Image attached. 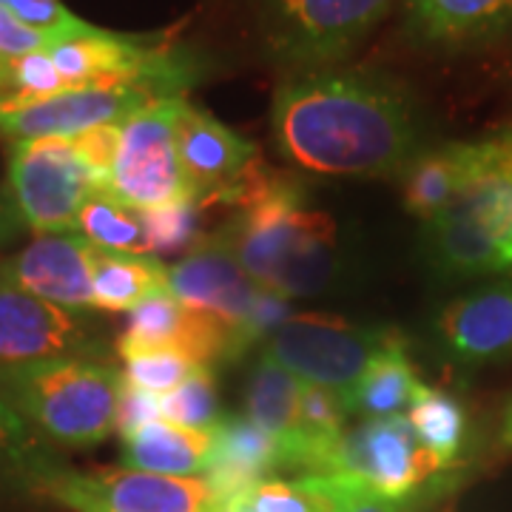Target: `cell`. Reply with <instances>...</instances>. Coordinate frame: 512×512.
<instances>
[{
	"label": "cell",
	"mask_w": 512,
	"mask_h": 512,
	"mask_svg": "<svg viewBox=\"0 0 512 512\" xmlns=\"http://www.w3.org/2000/svg\"><path fill=\"white\" fill-rule=\"evenodd\" d=\"M444 473L436 456L413 433L407 416L367 419L345 430L328 476H348L393 501H410Z\"/></svg>",
	"instance_id": "30bf717a"
},
{
	"label": "cell",
	"mask_w": 512,
	"mask_h": 512,
	"mask_svg": "<svg viewBox=\"0 0 512 512\" xmlns=\"http://www.w3.org/2000/svg\"><path fill=\"white\" fill-rule=\"evenodd\" d=\"M20 225H23V222H20L18 211H15V205L0 197V245H3L6 239L15 237Z\"/></svg>",
	"instance_id": "d590c367"
},
{
	"label": "cell",
	"mask_w": 512,
	"mask_h": 512,
	"mask_svg": "<svg viewBox=\"0 0 512 512\" xmlns=\"http://www.w3.org/2000/svg\"><path fill=\"white\" fill-rule=\"evenodd\" d=\"M197 202H180L160 211H148V231H151V248L154 256L180 254L197 242Z\"/></svg>",
	"instance_id": "4dcf8cb0"
},
{
	"label": "cell",
	"mask_w": 512,
	"mask_h": 512,
	"mask_svg": "<svg viewBox=\"0 0 512 512\" xmlns=\"http://www.w3.org/2000/svg\"><path fill=\"white\" fill-rule=\"evenodd\" d=\"M498 447L504 453H512V399L504 407V416H501V427H498Z\"/></svg>",
	"instance_id": "8d00e7d4"
},
{
	"label": "cell",
	"mask_w": 512,
	"mask_h": 512,
	"mask_svg": "<svg viewBox=\"0 0 512 512\" xmlns=\"http://www.w3.org/2000/svg\"><path fill=\"white\" fill-rule=\"evenodd\" d=\"M302 387L293 373L271 359L265 350L256 359L251 379H248V393H245V407H248V419L256 427H262L268 436H274L279 444V470H282V458L293 447V441L299 439V402H302Z\"/></svg>",
	"instance_id": "7402d4cb"
},
{
	"label": "cell",
	"mask_w": 512,
	"mask_h": 512,
	"mask_svg": "<svg viewBox=\"0 0 512 512\" xmlns=\"http://www.w3.org/2000/svg\"><path fill=\"white\" fill-rule=\"evenodd\" d=\"M424 254L444 279L464 282L512 271V165L424 222Z\"/></svg>",
	"instance_id": "277c9868"
},
{
	"label": "cell",
	"mask_w": 512,
	"mask_h": 512,
	"mask_svg": "<svg viewBox=\"0 0 512 512\" xmlns=\"http://www.w3.org/2000/svg\"><path fill=\"white\" fill-rule=\"evenodd\" d=\"M421 387L424 384L407 356V345L399 342L373 359V365L367 367L365 376L345 396V402L350 416H365V421L390 419L410 410Z\"/></svg>",
	"instance_id": "cb8c5ba5"
},
{
	"label": "cell",
	"mask_w": 512,
	"mask_h": 512,
	"mask_svg": "<svg viewBox=\"0 0 512 512\" xmlns=\"http://www.w3.org/2000/svg\"><path fill=\"white\" fill-rule=\"evenodd\" d=\"M450 362L487 367L512 356V276L453 299L436 322Z\"/></svg>",
	"instance_id": "e0dca14e"
},
{
	"label": "cell",
	"mask_w": 512,
	"mask_h": 512,
	"mask_svg": "<svg viewBox=\"0 0 512 512\" xmlns=\"http://www.w3.org/2000/svg\"><path fill=\"white\" fill-rule=\"evenodd\" d=\"M512 29V0H404V35L424 49L458 52Z\"/></svg>",
	"instance_id": "ac0fdd59"
},
{
	"label": "cell",
	"mask_w": 512,
	"mask_h": 512,
	"mask_svg": "<svg viewBox=\"0 0 512 512\" xmlns=\"http://www.w3.org/2000/svg\"><path fill=\"white\" fill-rule=\"evenodd\" d=\"M512 165V126L478 137L458 140L436 148H424L404 168V205L419 220H433L441 208L461 197L490 174Z\"/></svg>",
	"instance_id": "7c38bea8"
},
{
	"label": "cell",
	"mask_w": 512,
	"mask_h": 512,
	"mask_svg": "<svg viewBox=\"0 0 512 512\" xmlns=\"http://www.w3.org/2000/svg\"><path fill=\"white\" fill-rule=\"evenodd\" d=\"M225 231L245 271L285 299L325 291L336 274V225L328 214L308 211L296 183L282 174L262 197L242 205Z\"/></svg>",
	"instance_id": "7a4b0ae2"
},
{
	"label": "cell",
	"mask_w": 512,
	"mask_h": 512,
	"mask_svg": "<svg viewBox=\"0 0 512 512\" xmlns=\"http://www.w3.org/2000/svg\"><path fill=\"white\" fill-rule=\"evenodd\" d=\"M0 3H6V0H0Z\"/></svg>",
	"instance_id": "f35d334b"
},
{
	"label": "cell",
	"mask_w": 512,
	"mask_h": 512,
	"mask_svg": "<svg viewBox=\"0 0 512 512\" xmlns=\"http://www.w3.org/2000/svg\"><path fill=\"white\" fill-rule=\"evenodd\" d=\"M120 131H123V123H109V126L89 128V131L72 137L80 160L97 183V191H109L111 171H114L117 151H120Z\"/></svg>",
	"instance_id": "1f68e13d"
},
{
	"label": "cell",
	"mask_w": 512,
	"mask_h": 512,
	"mask_svg": "<svg viewBox=\"0 0 512 512\" xmlns=\"http://www.w3.org/2000/svg\"><path fill=\"white\" fill-rule=\"evenodd\" d=\"M94 308L100 311H134L146 299L168 291V268L157 256L114 254L94 248L92 256Z\"/></svg>",
	"instance_id": "603a6c76"
},
{
	"label": "cell",
	"mask_w": 512,
	"mask_h": 512,
	"mask_svg": "<svg viewBox=\"0 0 512 512\" xmlns=\"http://www.w3.org/2000/svg\"><path fill=\"white\" fill-rule=\"evenodd\" d=\"M168 291L188 308L214 313L234 325L248 345L245 328L265 288L245 271L234 239L222 228L217 234L197 237L183 259L168 268Z\"/></svg>",
	"instance_id": "8fae6325"
},
{
	"label": "cell",
	"mask_w": 512,
	"mask_h": 512,
	"mask_svg": "<svg viewBox=\"0 0 512 512\" xmlns=\"http://www.w3.org/2000/svg\"><path fill=\"white\" fill-rule=\"evenodd\" d=\"M231 512H333L336 495L328 476H299L293 481L265 478L245 493L222 501Z\"/></svg>",
	"instance_id": "4316f807"
},
{
	"label": "cell",
	"mask_w": 512,
	"mask_h": 512,
	"mask_svg": "<svg viewBox=\"0 0 512 512\" xmlns=\"http://www.w3.org/2000/svg\"><path fill=\"white\" fill-rule=\"evenodd\" d=\"M0 393L43 439L94 447L117 430L123 373L89 356L0 367Z\"/></svg>",
	"instance_id": "3957f363"
},
{
	"label": "cell",
	"mask_w": 512,
	"mask_h": 512,
	"mask_svg": "<svg viewBox=\"0 0 512 512\" xmlns=\"http://www.w3.org/2000/svg\"><path fill=\"white\" fill-rule=\"evenodd\" d=\"M94 245L77 231L37 234L15 259L0 268V279L57 308L83 313L94 308Z\"/></svg>",
	"instance_id": "2e32d148"
},
{
	"label": "cell",
	"mask_w": 512,
	"mask_h": 512,
	"mask_svg": "<svg viewBox=\"0 0 512 512\" xmlns=\"http://www.w3.org/2000/svg\"><path fill=\"white\" fill-rule=\"evenodd\" d=\"M165 100L143 86L123 89H63L26 106H0V134L12 143L23 140H72L77 134L109 123H126L148 103Z\"/></svg>",
	"instance_id": "5bb4252c"
},
{
	"label": "cell",
	"mask_w": 512,
	"mask_h": 512,
	"mask_svg": "<svg viewBox=\"0 0 512 512\" xmlns=\"http://www.w3.org/2000/svg\"><path fill=\"white\" fill-rule=\"evenodd\" d=\"M9 191L20 222L37 234L77 231L97 183L72 140H23L9 151Z\"/></svg>",
	"instance_id": "9c48e42d"
},
{
	"label": "cell",
	"mask_w": 512,
	"mask_h": 512,
	"mask_svg": "<svg viewBox=\"0 0 512 512\" xmlns=\"http://www.w3.org/2000/svg\"><path fill=\"white\" fill-rule=\"evenodd\" d=\"M214 444V430H188L165 419H154L123 439V464L128 470L157 476L202 478L211 467Z\"/></svg>",
	"instance_id": "44dd1931"
},
{
	"label": "cell",
	"mask_w": 512,
	"mask_h": 512,
	"mask_svg": "<svg viewBox=\"0 0 512 512\" xmlns=\"http://www.w3.org/2000/svg\"><path fill=\"white\" fill-rule=\"evenodd\" d=\"M123 382L134 390H143L151 396H165L171 390H177L180 384H185L197 370L188 356L183 353H171V350H154V353H137L123 359Z\"/></svg>",
	"instance_id": "f1b7e54d"
},
{
	"label": "cell",
	"mask_w": 512,
	"mask_h": 512,
	"mask_svg": "<svg viewBox=\"0 0 512 512\" xmlns=\"http://www.w3.org/2000/svg\"><path fill=\"white\" fill-rule=\"evenodd\" d=\"M407 421L413 427V433L419 441L436 456L444 470H453L461 450H464V439H467V413L464 407L444 390H433V387H421L416 399L410 404Z\"/></svg>",
	"instance_id": "484cf974"
},
{
	"label": "cell",
	"mask_w": 512,
	"mask_h": 512,
	"mask_svg": "<svg viewBox=\"0 0 512 512\" xmlns=\"http://www.w3.org/2000/svg\"><path fill=\"white\" fill-rule=\"evenodd\" d=\"M399 0H265L268 52L291 72L336 66Z\"/></svg>",
	"instance_id": "8992f818"
},
{
	"label": "cell",
	"mask_w": 512,
	"mask_h": 512,
	"mask_svg": "<svg viewBox=\"0 0 512 512\" xmlns=\"http://www.w3.org/2000/svg\"><path fill=\"white\" fill-rule=\"evenodd\" d=\"M77 234L100 251L154 256L146 211L128 205L111 191H94L77 217Z\"/></svg>",
	"instance_id": "d4e9b609"
},
{
	"label": "cell",
	"mask_w": 512,
	"mask_h": 512,
	"mask_svg": "<svg viewBox=\"0 0 512 512\" xmlns=\"http://www.w3.org/2000/svg\"><path fill=\"white\" fill-rule=\"evenodd\" d=\"M43 498L72 512H214L211 481L143 470H72L60 464L43 484Z\"/></svg>",
	"instance_id": "ba28073f"
},
{
	"label": "cell",
	"mask_w": 512,
	"mask_h": 512,
	"mask_svg": "<svg viewBox=\"0 0 512 512\" xmlns=\"http://www.w3.org/2000/svg\"><path fill=\"white\" fill-rule=\"evenodd\" d=\"M333 495H336V510L333 512H407L404 501H393L387 495L376 493L365 487L362 481H353L348 476H328Z\"/></svg>",
	"instance_id": "836d02e7"
},
{
	"label": "cell",
	"mask_w": 512,
	"mask_h": 512,
	"mask_svg": "<svg viewBox=\"0 0 512 512\" xmlns=\"http://www.w3.org/2000/svg\"><path fill=\"white\" fill-rule=\"evenodd\" d=\"M160 419L188 430H214L222 421V413L211 370H197L177 390L160 396Z\"/></svg>",
	"instance_id": "83f0119b"
},
{
	"label": "cell",
	"mask_w": 512,
	"mask_h": 512,
	"mask_svg": "<svg viewBox=\"0 0 512 512\" xmlns=\"http://www.w3.org/2000/svg\"><path fill=\"white\" fill-rule=\"evenodd\" d=\"M404 342L396 328L353 325L330 316H288L268 333L265 353L299 382L348 396L376 356Z\"/></svg>",
	"instance_id": "5b68a950"
},
{
	"label": "cell",
	"mask_w": 512,
	"mask_h": 512,
	"mask_svg": "<svg viewBox=\"0 0 512 512\" xmlns=\"http://www.w3.org/2000/svg\"><path fill=\"white\" fill-rule=\"evenodd\" d=\"M154 419H160V396L134 390V387H128L123 382V393H120V404H117V433H120V439L137 433L140 427H146L148 421Z\"/></svg>",
	"instance_id": "e575fe53"
},
{
	"label": "cell",
	"mask_w": 512,
	"mask_h": 512,
	"mask_svg": "<svg viewBox=\"0 0 512 512\" xmlns=\"http://www.w3.org/2000/svg\"><path fill=\"white\" fill-rule=\"evenodd\" d=\"M9 63L6 57H0V94H9V83H12V72H9Z\"/></svg>",
	"instance_id": "74e56055"
},
{
	"label": "cell",
	"mask_w": 512,
	"mask_h": 512,
	"mask_svg": "<svg viewBox=\"0 0 512 512\" xmlns=\"http://www.w3.org/2000/svg\"><path fill=\"white\" fill-rule=\"evenodd\" d=\"M276 151L328 177H390L424 151L413 97L382 74L362 69L291 72L274 94Z\"/></svg>",
	"instance_id": "6da1fadb"
},
{
	"label": "cell",
	"mask_w": 512,
	"mask_h": 512,
	"mask_svg": "<svg viewBox=\"0 0 512 512\" xmlns=\"http://www.w3.org/2000/svg\"><path fill=\"white\" fill-rule=\"evenodd\" d=\"M3 6H9L26 26L52 37L55 43L86 37L100 29V26H92V23L72 15L60 0H6Z\"/></svg>",
	"instance_id": "f546056e"
},
{
	"label": "cell",
	"mask_w": 512,
	"mask_h": 512,
	"mask_svg": "<svg viewBox=\"0 0 512 512\" xmlns=\"http://www.w3.org/2000/svg\"><path fill=\"white\" fill-rule=\"evenodd\" d=\"M183 97H165L131 114L120 131V151L109 191L140 211H160L180 202H197L185 180L177 117Z\"/></svg>",
	"instance_id": "52a82bcc"
},
{
	"label": "cell",
	"mask_w": 512,
	"mask_h": 512,
	"mask_svg": "<svg viewBox=\"0 0 512 512\" xmlns=\"http://www.w3.org/2000/svg\"><path fill=\"white\" fill-rule=\"evenodd\" d=\"M214 433L217 444L205 478L211 481L220 504L279 470V444L248 416H225Z\"/></svg>",
	"instance_id": "ffe728a7"
},
{
	"label": "cell",
	"mask_w": 512,
	"mask_h": 512,
	"mask_svg": "<svg viewBox=\"0 0 512 512\" xmlns=\"http://www.w3.org/2000/svg\"><path fill=\"white\" fill-rule=\"evenodd\" d=\"M57 467L46 439L0 393V512L43 498V484Z\"/></svg>",
	"instance_id": "d6986e66"
},
{
	"label": "cell",
	"mask_w": 512,
	"mask_h": 512,
	"mask_svg": "<svg viewBox=\"0 0 512 512\" xmlns=\"http://www.w3.org/2000/svg\"><path fill=\"white\" fill-rule=\"evenodd\" d=\"M55 46L52 37L37 32L32 26H26L23 20L0 3V57L6 60H18L23 55H35V52H49Z\"/></svg>",
	"instance_id": "d6a6232c"
},
{
	"label": "cell",
	"mask_w": 512,
	"mask_h": 512,
	"mask_svg": "<svg viewBox=\"0 0 512 512\" xmlns=\"http://www.w3.org/2000/svg\"><path fill=\"white\" fill-rule=\"evenodd\" d=\"M92 350L83 313L57 308L0 279V367L89 356Z\"/></svg>",
	"instance_id": "9a60e30c"
},
{
	"label": "cell",
	"mask_w": 512,
	"mask_h": 512,
	"mask_svg": "<svg viewBox=\"0 0 512 512\" xmlns=\"http://www.w3.org/2000/svg\"><path fill=\"white\" fill-rule=\"evenodd\" d=\"M177 148L183 160L185 180L194 191L197 205L228 202L237 205L239 194L248 188L259 171V148L222 126L208 111L183 100L177 117Z\"/></svg>",
	"instance_id": "4fadbf2b"
}]
</instances>
